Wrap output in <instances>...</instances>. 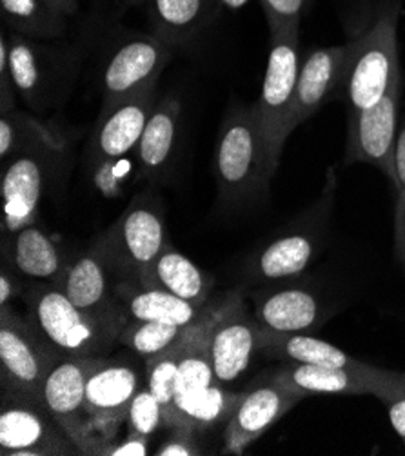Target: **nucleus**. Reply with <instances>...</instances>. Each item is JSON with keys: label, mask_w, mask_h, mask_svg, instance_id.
<instances>
[{"label": "nucleus", "mask_w": 405, "mask_h": 456, "mask_svg": "<svg viewBox=\"0 0 405 456\" xmlns=\"http://www.w3.org/2000/svg\"><path fill=\"white\" fill-rule=\"evenodd\" d=\"M258 353L280 362L307 363V366L320 368H351L364 363L362 360L349 356L344 349L307 333L280 335L262 331Z\"/></svg>", "instance_id": "cd10ccee"}, {"label": "nucleus", "mask_w": 405, "mask_h": 456, "mask_svg": "<svg viewBox=\"0 0 405 456\" xmlns=\"http://www.w3.org/2000/svg\"><path fill=\"white\" fill-rule=\"evenodd\" d=\"M173 57V48L155 33L127 35L109 55L102 71V106L157 87Z\"/></svg>", "instance_id": "f3484780"}, {"label": "nucleus", "mask_w": 405, "mask_h": 456, "mask_svg": "<svg viewBox=\"0 0 405 456\" xmlns=\"http://www.w3.org/2000/svg\"><path fill=\"white\" fill-rule=\"evenodd\" d=\"M300 64V29L273 33L256 108L269 151L279 164L289 139L288 120Z\"/></svg>", "instance_id": "9d476101"}, {"label": "nucleus", "mask_w": 405, "mask_h": 456, "mask_svg": "<svg viewBox=\"0 0 405 456\" xmlns=\"http://www.w3.org/2000/svg\"><path fill=\"white\" fill-rule=\"evenodd\" d=\"M302 400L304 396L280 382L273 370L256 379L223 426L222 454H242Z\"/></svg>", "instance_id": "a211bd4d"}, {"label": "nucleus", "mask_w": 405, "mask_h": 456, "mask_svg": "<svg viewBox=\"0 0 405 456\" xmlns=\"http://www.w3.org/2000/svg\"><path fill=\"white\" fill-rule=\"evenodd\" d=\"M184 344H180L174 349H169L158 356L144 360L146 363V386L157 396L164 409V420L169 417L173 403H174V387L180 354H182Z\"/></svg>", "instance_id": "2f4dec72"}, {"label": "nucleus", "mask_w": 405, "mask_h": 456, "mask_svg": "<svg viewBox=\"0 0 405 456\" xmlns=\"http://www.w3.org/2000/svg\"><path fill=\"white\" fill-rule=\"evenodd\" d=\"M269 26V33L300 29L305 10L312 0H258Z\"/></svg>", "instance_id": "72a5a7b5"}, {"label": "nucleus", "mask_w": 405, "mask_h": 456, "mask_svg": "<svg viewBox=\"0 0 405 456\" xmlns=\"http://www.w3.org/2000/svg\"><path fill=\"white\" fill-rule=\"evenodd\" d=\"M335 197L336 171L331 166L326 171L320 197L246 256L242 264L244 284L265 286L304 277L329 240Z\"/></svg>", "instance_id": "f03ea898"}, {"label": "nucleus", "mask_w": 405, "mask_h": 456, "mask_svg": "<svg viewBox=\"0 0 405 456\" xmlns=\"http://www.w3.org/2000/svg\"><path fill=\"white\" fill-rule=\"evenodd\" d=\"M17 87L13 82L8 53V33H3L0 38V113L17 110Z\"/></svg>", "instance_id": "c9c22d12"}, {"label": "nucleus", "mask_w": 405, "mask_h": 456, "mask_svg": "<svg viewBox=\"0 0 405 456\" xmlns=\"http://www.w3.org/2000/svg\"><path fill=\"white\" fill-rule=\"evenodd\" d=\"M144 384L146 363L141 368V363L127 354L99 358L85 384V411L89 424L106 447L113 442L118 426L126 422L127 407Z\"/></svg>", "instance_id": "f8f14e48"}, {"label": "nucleus", "mask_w": 405, "mask_h": 456, "mask_svg": "<svg viewBox=\"0 0 405 456\" xmlns=\"http://www.w3.org/2000/svg\"><path fill=\"white\" fill-rule=\"evenodd\" d=\"M69 258L38 222L3 235V264L26 282L59 284Z\"/></svg>", "instance_id": "5701e85b"}, {"label": "nucleus", "mask_w": 405, "mask_h": 456, "mask_svg": "<svg viewBox=\"0 0 405 456\" xmlns=\"http://www.w3.org/2000/svg\"><path fill=\"white\" fill-rule=\"evenodd\" d=\"M0 12L12 33L28 38L61 40L68 31V17L44 0H0Z\"/></svg>", "instance_id": "c756f323"}, {"label": "nucleus", "mask_w": 405, "mask_h": 456, "mask_svg": "<svg viewBox=\"0 0 405 456\" xmlns=\"http://www.w3.org/2000/svg\"><path fill=\"white\" fill-rule=\"evenodd\" d=\"M182 134V104L173 95L157 101L144 133L139 141L134 157H137L139 178L157 186L166 182L180 150Z\"/></svg>", "instance_id": "4be33fe9"}, {"label": "nucleus", "mask_w": 405, "mask_h": 456, "mask_svg": "<svg viewBox=\"0 0 405 456\" xmlns=\"http://www.w3.org/2000/svg\"><path fill=\"white\" fill-rule=\"evenodd\" d=\"M403 77L371 108L347 117L345 164H369L393 180V153L400 126Z\"/></svg>", "instance_id": "6ab92c4d"}, {"label": "nucleus", "mask_w": 405, "mask_h": 456, "mask_svg": "<svg viewBox=\"0 0 405 456\" xmlns=\"http://www.w3.org/2000/svg\"><path fill=\"white\" fill-rule=\"evenodd\" d=\"M394 253L405 267V195L396 197L394 209Z\"/></svg>", "instance_id": "a19ab883"}, {"label": "nucleus", "mask_w": 405, "mask_h": 456, "mask_svg": "<svg viewBox=\"0 0 405 456\" xmlns=\"http://www.w3.org/2000/svg\"><path fill=\"white\" fill-rule=\"evenodd\" d=\"M0 454L73 456L82 454L66 429L40 400L0 391Z\"/></svg>", "instance_id": "9b49d317"}, {"label": "nucleus", "mask_w": 405, "mask_h": 456, "mask_svg": "<svg viewBox=\"0 0 405 456\" xmlns=\"http://www.w3.org/2000/svg\"><path fill=\"white\" fill-rule=\"evenodd\" d=\"M141 284L195 304H206L211 298L215 277L167 242L144 273Z\"/></svg>", "instance_id": "393cba45"}, {"label": "nucleus", "mask_w": 405, "mask_h": 456, "mask_svg": "<svg viewBox=\"0 0 405 456\" xmlns=\"http://www.w3.org/2000/svg\"><path fill=\"white\" fill-rule=\"evenodd\" d=\"M393 186L396 197L405 195V117L400 120L393 153Z\"/></svg>", "instance_id": "4c0bfd02"}, {"label": "nucleus", "mask_w": 405, "mask_h": 456, "mask_svg": "<svg viewBox=\"0 0 405 456\" xmlns=\"http://www.w3.org/2000/svg\"><path fill=\"white\" fill-rule=\"evenodd\" d=\"M8 53L17 94L35 113H48L66 102L84 62L77 44L36 40L12 31Z\"/></svg>", "instance_id": "7ed1b4c3"}, {"label": "nucleus", "mask_w": 405, "mask_h": 456, "mask_svg": "<svg viewBox=\"0 0 405 456\" xmlns=\"http://www.w3.org/2000/svg\"><path fill=\"white\" fill-rule=\"evenodd\" d=\"M279 162L269 151L256 102L233 104L220 124L213 175L216 204L226 211L256 208L269 195Z\"/></svg>", "instance_id": "f257e3e1"}, {"label": "nucleus", "mask_w": 405, "mask_h": 456, "mask_svg": "<svg viewBox=\"0 0 405 456\" xmlns=\"http://www.w3.org/2000/svg\"><path fill=\"white\" fill-rule=\"evenodd\" d=\"M198 433L190 429H171V436L162 442L155 454L157 456H198L206 454L200 440L197 438Z\"/></svg>", "instance_id": "f704fd0d"}, {"label": "nucleus", "mask_w": 405, "mask_h": 456, "mask_svg": "<svg viewBox=\"0 0 405 456\" xmlns=\"http://www.w3.org/2000/svg\"><path fill=\"white\" fill-rule=\"evenodd\" d=\"M127 6H146L148 0H126Z\"/></svg>", "instance_id": "c03bdc74"}, {"label": "nucleus", "mask_w": 405, "mask_h": 456, "mask_svg": "<svg viewBox=\"0 0 405 456\" xmlns=\"http://www.w3.org/2000/svg\"><path fill=\"white\" fill-rule=\"evenodd\" d=\"M218 10H230V12H237L244 6H247L251 0H215Z\"/></svg>", "instance_id": "37998d69"}, {"label": "nucleus", "mask_w": 405, "mask_h": 456, "mask_svg": "<svg viewBox=\"0 0 405 456\" xmlns=\"http://www.w3.org/2000/svg\"><path fill=\"white\" fill-rule=\"evenodd\" d=\"M242 395L244 393L226 389V386L220 382L186 395H178L169 417L166 419V428L204 433L220 424L226 426L242 400Z\"/></svg>", "instance_id": "a878e982"}, {"label": "nucleus", "mask_w": 405, "mask_h": 456, "mask_svg": "<svg viewBox=\"0 0 405 456\" xmlns=\"http://www.w3.org/2000/svg\"><path fill=\"white\" fill-rule=\"evenodd\" d=\"M36 148H68V139L55 126L26 111L0 113V160L4 162Z\"/></svg>", "instance_id": "c85d7f7f"}, {"label": "nucleus", "mask_w": 405, "mask_h": 456, "mask_svg": "<svg viewBox=\"0 0 405 456\" xmlns=\"http://www.w3.org/2000/svg\"><path fill=\"white\" fill-rule=\"evenodd\" d=\"M200 321L197 324H190V326L169 324V322H134V321H131L122 328V331L118 335V344L127 347L133 354H137L139 358L148 360V358L158 356L169 349H174L180 344H184L193 335V331L197 330Z\"/></svg>", "instance_id": "7c9ffc66"}, {"label": "nucleus", "mask_w": 405, "mask_h": 456, "mask_svg": "<svg viewBox=\"0 0 405 456\" xmlns=\"http://www.w3.org/2000/svg\"><path fill=\"white\" fill-rule=\"evenodd\" d=\"M249 300L260 330L280 335H312L342 309L317 284L302 277L258 286L249 291Z\"/></svg>", "instance_id": "1a4fd4ad"}, {"label": "nucleus", "mask_w": 405, "mask_h": 456, "mask_svg": "<svg viewBox=\"0 0 405 456\" xmlns=\"http://www.w3.org/2000/svg\"><path fill=\"white\" fill-rule=\"evenodd\" d=\"M101 356H64L42 387V403L66 429L82 454L102 456L106 444L89 424L85 411V384Z\"/></svg>", "instance_id": "4468645a"}, {"label": "nucleus", "mask_w": 405, "mask_h": 456, "mask_svg": "<svg viewBox=\"0 0 405 456\" xmlns=\"http://www.w3.org/2000/svg\"><path fill=\"white\" fill-rule=\"evenodd\" d=\"M400 4H389L377 20L356 38L352 55L340 86L347 104V117L375 106L400 78L398 19Z\"/></svg>", "instance_id": "423d86ee"}, {"label": "nucleus", "mask_w": 405, "mask_h": 456, "mask_svg": "<svg viewBox=\"0 0 405 456\" xmlns=\"http://www.w3.org/2000/svg\"><path fill=\"white\" fill-rule=\"evenodd\" d=\"M162 202L150 191L137 193L120 216L92 246L104 258L115 282L141 284L144 273L167 244Z\"/></svg>", "instance_id": "20e7f679"}, {"label": "nucleus", "mask_w": 405, "mask_h": 456, "mask_svg": "<svg viewBox=\"0 0 405 456\" xmlns=\"http://www.w3.org/2000/svg\"><path fill=\"white\" fill-rule=\"evenodd\" d=\"M28 282L19 277L13 269L3 264L0 267V307L13 305L17 298H22Z\"/></svg>", "instance_id": "e433bc0d"}, {"label": "nucleus", "mask_w": 405, "mask_h": 456, "mask_svg": "<svg viewBox=\"0 0 405 456\" xmlns=\"http://www.w3.org/2000/svg\"><path fill=\"white\" fill-rule=\"evenodd\" d=\"M115 295L127 316V322H169L182 326L197 324L213 298L206 304H195L167 291L133 282H117Z\"/></svg>", "instance_id": "b1692460"}, {"label": "nucleus", "mask_w": 405, "mask_h": 456, "mask_svg": "<svg viewBox=\"0 0 405 456\" xmlns=\"http://www.w3.org/2000/svg\"><path fill=\"white\" fill-rule=\"evenodd\" d=\"M155 104L157 87H151L144 94L102 106L84 151L87 169L101 175L134 153Z\"/></svg>", "instance_id": "dca6fc26"}, {"label": "nucleus", "mask_w": 405, "mask_h": 456, "mask_svg": "<svg viewBox=\"0 0 405 456\" xmlns=\"http://www.w3.org/2000/svg\"><path fill=\"white\" fill-rule=\"evenodd\" d=\"M26 313L64 356H104L118 344L120 328L77 307L59 284L28 282Z\"/></svg>", "instance_id": "39448f33"}, {"label": "nucleus", "mask_w": 405, "mask_h": 456, "mask_svg": "<svg viewBox=\"0 0 405 456\" xmlns=\"http://www.w3.org/2000/svg\"><path fill=\"white\" fill-rule=\"evenodd\" d=\"M64 354L31 318L0 307V391L42 402V387Z\"/></svg>", "instance_id": "0eeeda50"}, {"label": "nucleus", "mask_w": 405, "mask_h": 456, "mask_svg": "<svg viewBox=\"0 0 405 456\" xmlns=\"http://www.w3.org/2000/svg\"><path fill=\"white\" fill-rule=\"evenodd\" d=\"M153 31L171 48L191 42L218 12L215 0H148Z\"/></svg>", "instance_id": "bb28decb"}, {"label": "nucleus", "mask_w": 405, "mask_h": 456, "mask_svg": "<svg viewBox=\"0 0 405 456\" xmlns=\"http://www.w3.org/2000/svg\"><path fill=\"white\" fill-rule=\"evenodd\" d=\"M262 330L253 307L244 300L242 289L220 295L215 321L209 330V358L220 384L235 382L260 351Z\"/></svg>", "instance_id": "ddd939ff"}, {"label": "nucleus", "mask_w": 405, "mask_h": 456, "mask_svg": "<svg viewBox=\"0 0 405 456\" xmlns=\"http://www.w3.org/2000/svg\"><path fill=\"white\" fill-rule=\"evenodd\" d=\"M273 373L304 398L320 395H373L385 403L405 387V373L382 370L368 362L351 368H320L282 362Z\"/></svg>", "instance_id": "2eb2a0df"}, {"label": "nucleus", "mask_w": 405, "mask_h": 456, "mask_svg": "<svg viewBox=\"0 0 405 456\" xmlns=\"http://www.w3.org/2000/svg\"><path fill=\"white\" fill-rule=\"evenodd\" d=\"M352 48L354 42L351 40L347 44L312 50L304 57L288 120L289 134L300 124L307 122L340 89Z\"/></svg>", "instance_id": "412c9836"}, {"label": "nucleus", "mask_w": 405, "mask_h": 456, "mask_svg": "<svg viewBox=\"0 0 405 456\" xmlns=\"http://www.w3.org/2000/svg\"><path fill=\"white\" fill-rule=\"evenodd\" d=\"M115 284L109 267L92 244L69 258L59 281L61 289L77 307L122 330L127 316L115 295Z\"/></svg>", "instance_id": "aec40b11"}, {"label": "nucleus", "mask_w": 405, "mask_h": 456, "mask_svg": "<svg viewBox=\"0 0 405 456\" xmlns=\"http://www.w3.org/2000/svg\"><path fill=\"white\" fill-rule=\"evenodd\" d=\"M150 440L141 435L127 433V436L118 444H109L102 456H146L150 454Z\"/></svg>", "instance_id": "58836bf2"}, {"label": "nucleus", "mask_w": 405, "mask_h": 456, "mask_svg": "<svg viewBox=\"0 0 405 456\" xmlns=\"http://www.w3.org/2000/svg\"><path fill=\"white\" fill-rule=\"evenodd\" d=\"M384 405L387 407V415H389L391 426L394 428L396 435L405 444V387H401Z\"/></svg>", "instance_id": "ea45409f"}, {"label": "nucleus", "mask_w": 405, "mask_h": 456, "mask_svg": "<svg viewBox=\"0 0 405 456\" xmlns=\"http://www.w3.org/2000/svg\"><path fill=\"white\" fill-rule=\"evenodd\" d=\"M48 6H52L55 12L69 17L77 12V6H78V0H44Z\"/></svg>", "instance_id": "79ce46f5"}, {"label": "nucleus", "mask_w": 405, "mask_h": 456, "mask_svg": "<svg viewBox=\"0 0 405 456\" xmlns=\"http://www.w3.org/2000/svg\"><path fill=\"white\" fill-rule=\"evenodd\" d=\"M126 422L127 433L141 435L146 438H151L162 426H166L164 409L146 384L133 396L127 407Z\"/></svg>", "instance_id": "473e14b6"}, {"label": "nucleus", "mask_w": 405, "mask_h": 456, "mask_svg": "<svg viewBox=\"0 0 405 456\" xmlns=\"http://www.w3.org/2000/svg\"><path fill=\"white\" fill-rule=\"evenodd\" d=\"M68 148H36L3 162V235L38 222L40 206L62 173Z\"/></svg>", "instance_id": "6e6552de"}]
</instances>
